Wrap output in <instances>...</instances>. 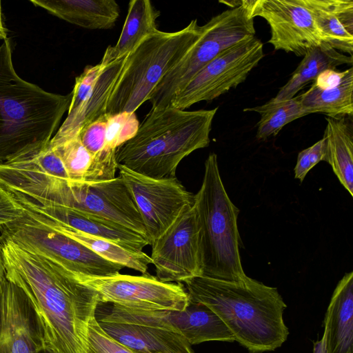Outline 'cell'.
Listing matches in <instances>:
<instances>
[{
  "mask_svg": "<svg viewBox=\"0 0 353 353\" xmlns=\"http://www.w3.org/2000/svg\"><path fill=\"white\" fill-rule=\"evenodd\" d=\"M7 279L26 294L34 313L43 349L85 353L88 326L99 294L57 263L10 242H2Z\"/></svg>",
  "mask_w": 353,
  "mask_h": 353,
  "instance_id": "cell-1",
  "label": "cell"
},
{
  "mask_svg": "<svg viewBox=\"0 0 353 353\" xmlns=\"http://www.w3.org/2000/svg\"><path fill=\"white\" fill-rule=\"evenodd\" d=\"M184 283L190 300L214 311L248 353L273 351L287 340V305L277 288L247 275L232 281L201 276Z\"/></svg>",
  "mask_w": 353,
  "mask_h": 353,
  "instance_id": "cell-2",
  "label": "cell"
},
{
  "mask_svg": "<svg viewBox=\"0 0 353 353\" xmlns=\"http://www.w3.org/2000/svg\"><path fill=\"white\" fill-rule=\"evenodd\" d=\"M72 94L47 92L16 72L8 38L0 45V163L46 146L68 110Z\"/></svg>",
  "mask_w": 353,
  "mask_h": 353,
  "instance_id": "cell-3",
  "label": "cell"
},
{
  "mask_svg": "<svg viewBox=\"0 0 353 353\" xmlns=\"http://www.w3.org/2000/svg\"><path fill=\"white\" fill-rule=\"evenodd\" d=\"M217 110L151 109L136 134L117 149V163L152 178L174 177L185 157L209 145Z\"/></svg>",
  "mask_w": 353,
  "mask_h": 353,
  "instance_id": "cell-4",
  "label": "cell"
},
{
  "mask_svg": "<svg viewBox=\"0 0 353 353\" xmlns=\"http://www.w3.org/2000/svg\"><path fill=\"white\" fill-rule=\"evenodd\" d=\"M0 187L108 219L147 238L139 212L119 176L79 182L0 163Z\"/></svg>",
  "mask_w": 353,
  "mask_h": 353,
  "instance_id": "cell-5",
  "label": "cell"
},
{
  "mask_svg": "<svg viewBox=\"0 0 353 353\" xmlns=\"http://www.w3.org/2000/svg\"><path fill=\"white\" fill-rule=\"evenodd\" d=\"M204 166L202 184L194 202L200 225L202 276L237 280L246 276L239 254V210L224 188L215 153L208 155Z\"/></svg>",
  "mask_w": 353,
  "mask_h": 353,
  "instance_id": "cell-6",
  "label": "cell"
},
{
  "mask_svg": "<svg viewBox=\"0 0 353 353\" xmlns=\"http://www.w3.org/2000/svg\"><path fill=\"white\" fill-rule=\"evenodd\" d=\"M201 31L196 19L176 32L147 36L128 54L124 70L108 100L107 114L135 112L162 79L184 57Z\"/></svg>",
  "mask_w": 353,
  "mask_h": 353,
  "instance_id": "cell-7",
  "label": "cell"
},
{
  "mask_svg": "<svg viewBox=\"0 0 353 353\" xmlns=\"http://www.w3.org/2000/svg\"><path fill=\"white\" fill-rule=\"evenodd\" d=\"M254 18L245 0L214 16L201 26V33L184 57L162 79L149 100L151 109L170 105L180 91L219 53L247 38L255 37Z\"/></svg>",
  "mask_w": 353,
  "mask_h": 353,
  "instance_id": "cell-8",
  "label": "cell"
},
{
  "mask_svg": "<svg viewBox=\"0 0 353 353\" xmlns=\"http://www.w3.org/2000/svg\"><path fill=\"white\" fill-rule=\"evenodd\" d=\"M19 208L21 216L0 227L1 243L12 242L74 274L97 277L120 273V265L103 259L56 226Z\"/></svg>",
  "mask_w": 353,
  "mask_h": 353,
  "instance_id": "cell-9",
  "label": "cell"
},
{
  "mask_svg": "<svg viewBox=\"0 0 353 353\" xmlns=\"http://www.w3.org/2000/svg\"><path fill=\"white\" fill-rule=\"evenodd\" d=\"M263 57V44L256 37L235 43L199 70L177 92L170 105L185 110L219 97L243 83Z\"/></svg>",
  "mask_w": 353,
  "mask_h": 353,
  "instance_id": "cell-10",
  "label": "cell"
},
{
  "mask_svg": "<svg viewBox=\"0 0 353 353\" xmlns=\"http://www.w3.org/2000/svg\"><path fill=\"white\" fill-rule=\"evenodd\" d=\"M119 176L141 217L150 245L194 205V194L176 176L156 179L117 164Z\"/></svg>",
  "mask_w": 353,
  "mask_h": 353,
  "instance_id": "cell-11",
  "label": "cell"
},
{
  "mask_svg": "<svg viewBox=\"0 0 353 353\" xmlns=\"http://www.w3.org/2000/svg\"><path fill=\"white\" fill-rule=\"evenodd\" d=\"M74 276L98 293L99 303L145 310H183L190 302L181 283L163 282L148 272L140 276Z\"/></svg>",
  "mask_w": 353,
  "mask_h": 353,
  "instance_id": "cell-12",
  "label": "cell"
},
{
  "mask_svg": "<svg viewBox=\"0 0 353 353\" xmlns=\"http://www.w3.org/2000/svg\"><path fill=\"white\" fill-rule=\"evenodd\" d=\"M150 256L163 282H185L203 275L200 225L194 205L152 244Z\"/></svg>",
  "mask_w": 353,
  "mask_h": 353,
  "instance_id": "cell-13",
  "label": "cell"
},
{
  "mask_svg": "<svg viewBox=\"0 0 353 353\" xmlns=\"http://www.w3.org/2000/svg\"><path fill=\"white\" fill-rule=\"evenodd\" d=\"M252 18H263L270 28L268 40L275 50L304 56L324 43L305 0H245Z\"/></svg>",
  "mask_w": 353,
  "mask_h": 353,
  "instance_id": "cell-14",
  "label": "cell"
},
{
  "mask_svg": "<svg viewBox=\"0 0 353 353\" xmlns=\"http://www.w3.org/2000/svg\"><path fill=\"white\" fill-rule=\"evenodd\" d=\"M19 207L43 219L81 232L112 241L140 252L150 245L147 238L108 219L62 206L17 190L0 187Z\"/></svg>",
  "mask_w": 353,
  "mask_h": 353,
  "instance_id": "cell-15",
  "label": "cell"
},
{
  "mask_svg": "<svg viewBox=\"0 0 353 353\" xmlns=\"http://www.w3.org/2000/svg\"><path fill=\"white\" fill-rule=\"evenodd\" d=\"M43 349L28 299L17 285L7 279L0 296V353H37Z\"/></svg>",
  "mask_w": 353,
  "mask_h": 353,
  "instance_id": "cell-16",
  "label": "cell"
},
{
  "mask_svg": "<svg viewBox=\"0 0 353 353\" xmlns=\"http://www.w3.org/2000/svg\"><path fill=\"white\" fill-rule=\"evenodd\" d=\"M97 321L108 334L135 353H194L185 337L173 330L125 322Z\"/></svg>",
  "mask_w": 353,
  "mask_h": 353,
  "instance_id": "cell-17",
  "label": "cell"
},
{
  "mask_svg": "<svg viewBox=\"0 0 353 353\" xmlns=\"http://www.w3.org/2000/svg\"><path fill=\"white\" fill-rule=\"evenodd\" d=\"M128 57V54L103 70L90 94L79 108L68 114L50 142H59L77 136L83 127L106 113L108 100L124 70Z\"/></svg>",
  "mask_w": 353,
  "mask_h": 353,
  "instance_id": "cell-18",
  "label": "cell"
},
{
  "mask_svg": "<svg viewBox=\"0 0 353 353\" xmlns=\"http://www.w3.org/2000/svg\"><path fill=\"white\" fill-rule=\"evenodd\" d=\"M49 144L61 159L70 181L97 182L116 177V151L94 156L82 144L79 135Z\"/></svg>",
  "mask_w": 353,
  "mask_h": 353,
  "instance_id": "cell-19",
  "label": "cell"
},
{
  "mask_svg": "<svg viewBox=\"0 0 353 353\" xmlns=\"http://www.w3.org/2000/svg\"><path fill=\"white\" fill-rule=\"evenodd\" d=\"M327 353H353V272L336 285L324 319Z\"/></svg>",
  "mask_w": 353,
  "mask_h": 353,
  "instance_id": "cell-20",
  "label": "cell"
},
{
  "mask_svg": "<svg viewBox=\"0 0 353 353\" xmlns=\"http://www.w3.org/2000/svg\"><path fill=\"white\" fill-rule=\"evenodd\" d=\"M322 40L339 52L352 56L353 1L305 0Z\"/></svg>",
  "mask_w": 353,
  "mask_h": 353,
  "instance_id": "cell-21",
  "label": "cell"
},
{
  "mask_svg": "<svg viewBox=\"0 0 353 353\" xmlns=\"http://www.w3.org/2000/svg\"><path fill=\"white\" fill-rule=\"evenodd\" d=\"M35 6L74 25L90 30L112 28L120 8L114 0H30Z\"/></svg>",
  "mask_w": 353,
  "mask_h": 353,
  "instance_id": "cell-22",
  "label": "cell"
},
{
  "mask_svg": "<svg viewBox=\"0 0 353 353\" xmlns=\"http://www.w3.org/2000/svg\"><path fill=\"white\" fill-rule=\"evenodd\" d=\"M160 16L149 0H132L120 37L114 46H109L100 61L105 68L130 54L149 34L158 30L156 21Z\"/></svg>",
  "mask_w": 353,
  "mask_h": 353,
  "instance_id": "cell-23",
  "label": "cell"
},
{
  "mask_svg": "<svg viewBox=\"0 0 353 353\" xmlns=\"http://www.w3.org/2000/svg\"><path fill=\"white\" fill-rule=\"evenodd\" d=\"M352 116L325 117L326 162L353 196Z\"/></svg>",
  "mask_w": 353,
  "mask_h": 353,
  "instance_id": "cell-24",
  "label": "cell"
},
{
  "mask_svg": "<svg viewBox=\"0 0 353 353\" xmlns=\"http://www.w3.org/2000/svg\"><path fill=\"white\" fill-rule=\"evenodd\" d=\"M352 56L345 55L327 43H322L306 52L290 79L270 100L279 102L291 99L305 84L315 80L325 70H335L341 65H352Z\"/></svg>",
  "mask_w": 353,
  "mask_h": 353,
  "instance_id": "cell-25",
  "label": "cell"
},
{
  "mask_svg": "<svg viewBox=\"0 0 353 353\" xmlns=\"http://www.w3.org/2000/svg\"><path fill=\"white\" fill-rule=\"evenodd\" d=\"M353 68L345 70V74L336 85L319 88L314 83L299 95L303 110L308 114L323 113L330 117L353 115Z\"/></svg>",
  "mask_w": 353,
  "mask_h": 353,
  "instance_id": "cell-26",
  "label": "cell"
},
{
  "mask_svg": "<svg viewBox=\"0 0 353 353\" xmlns=\"http://www.w3.org/2000/svg\"><path fill=\"white\" fill-rule=\"evenodd\" d=\"M28 212L40 219L56 226L72 238L84 245L98 256L107 261L120 265L123 268L132 269L144 274L147 272L149 265L152 263L150 256L143 251L137 252L129 250L112 241L81 232L43 219L29 211Z\"/></svg>",
  "mask_w": 353,
  "mask_h": 353,
  "instance_id": "cell-27",
  "label": "cell"
},
{
  "mask_svg": "<svg viewBox=\"0 0 353 353\" xmlns=\"http://www.w3.org/2000/svg\"><path fill=\"white\" fill-rule=\"evenodd\" d=\"M243 111H254L261 114L256 135L259 140L276 135L286 124L308 114L301 106L299 95L279 102L270 100L263 105L245 108Z\"/></svg>",
  "mask_w": 353,
  "mask_h": 353,
  "instance_id": "cell-28",
  "label": "cell"
},
{
  "mask_svg": "<svg viewBox=\"0 0 353 353\" xmlns=\"http://www.w3.org/2000/svg\"><path fill=\"white\" fill-rule=\"evenodd\" d=\"M6 163L23 169L70 181L61 159L50 147L49 143L37 151L27 154Z\"/></svg>",
  "mask_w": 353,
  "mask_h": 353,
  "instance_id": "cell-29",
  "label": "cell"
},
{
  "mask_svg": "<svg viewBox=\"0 0 353 353\" xmlns=\"http://www.w3.org/2000/svg\"><path fill=\"white\" fill-rule=\"evenodd\" d=\"M139 127V123L135 112L107 114L106 150L116 151L136 134Z\"/></svg>",
  "mask_w": 353,
  "mask_h": 353,
  "instance_id": "cell-30",
  "label": "cell"
},
{
  "mask_svg": "<svg viewBox=\"0 0 353 353\" xmlns=\"http://www.w3.org/2000/svg\"><path fill=\"white\" fill-rule=\"evenodd\" d=\"M85 353H135L108 334L96 318L89 323Z\"/></svg>",
  "mask_w": 353,
  "mask_h": 353,
  "instance_id": "cell-31",
  "label": "cell"
},
{
  "mask_svg": "<svg viewBox=\"0 0 353 353\" xmlns=\"http://www.w3.org/2000/svg\"><path fill=\"white\" fill-rule=\"evenodd\" d=\"M106 128L105 113L83 127L78 134L82 144L94 156L108 151H114L107 150L105 148Z\"/></svg>",
  "mask_w": 353,
  "mask_h": 353,
  "instance_id": "cell-32",
  "label": "cell"
},
{
  "mask_svg": "<svg viewBox=\"0 0 353 353\" xmlns=\"http://www.w3.org/2000/svg\"><path fill=\"white\" fill-rule=\"evenodd\" d=\"M104 68L98 63L87 65L82 73L76 77L72 94V99L68 114L76 110L84 102L94 88L99 77Z\"/></svg>",
  "mask_w": 353,
  "mask_h": 353,
  "instance_id": "cell-33",
  "label": "cell"
},
{
  "mask_svg": "<svg viewBox=\"0 0 353 353\" xmlns=\"http://www.w3.org/2000/svg\"><path fill=\"white\" fill-rule=\"evenodd\" d=\"M321 161H326V141L324 137L301 151L294 168V177L303 181L307 172Z\"/></svg>",
  "mask_w": 353,
  "mask_h": 353,
  "instance_id": "cell-34",
  "label": "cell"
},
{
  "mask_svg": "<svg viewBox=\"0 0 353 353\" xmlns=\"http://www.w3.org/2000/svg\"><path fill=\"white\" fill-rule=\"evenodd\" d=\"M21 214V208L6 192L0 188V227L16 220Z\"/></svg>",
  "mask_w": 353,
  "mask_h": 353,
  "instance_id": "cell-35",
  "label": "cell"
},
{
  "mask_svg": "<svg viewBox=\"0 0 353 353\" xmlns=\"http://www.w3.org/2000/svg\"><path fill=\"white\" fill-rule=\"evenodd\" d=\"M7 280L6 277V270L4 264L3 255V247L2 243L0 241V296L1 294L3 285Z\"/></svg>",
  "mask_w": 353,
  "mask_h": 353,
  "instance_id": "cell-36",
  "label": "cell"
},
{
  "mask_svg": "<svg viewBox=\"0 0 353 353\" xmlns=\"http://www.w3.org/2000/svg\"><path fill=\"white\" fill-rule=\"evenodd\" d=\"M313 353H327L325 343V336L324 333L320 340L314 343Z\"/></svg>",
  "mask_w": 353,
  "mask_h": 353,
  "instance_id": "cell-37",
  "label": "cell"
},
{
  "mask_svg": "<svg viewBox=\"0 0 353 353\" xmlns=\"http://www.w3.org/2000/svg\"><path fill=\"white\" fill-rule=\"evenodd\" d=\"M7 29L3 23L1 10V1H0V40H5L7 37Z\"/></svg>",
  "mask_w": 353,
  "mask_h": 353,
  "instance_id": "cell-38",
  "label": "cell"
},
{
  "mask_svg": "<svg viewBox=\"0 0 353 353\" xmlns=\"http://www.w3.org/2000/svg\"><path fill=\"white\" fill-rule=\"evenodd\" d=\"M37 353H51L49 351L46 350H41V351L38 352Z\"/></svg>",
  "mask_w": 353,
  "mask_h": 353,
  "instance_id": "cell-39",
  "label": "cell"
}]
</instances>
